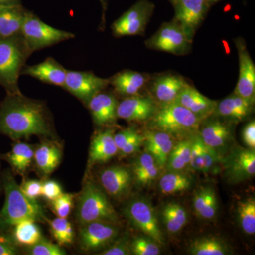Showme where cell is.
<instances>
[{"label":"cell","mask_w":255,"mask_h":255,"mask_svg":"<svg viewBox=\"0 0 255 255\" xmlns=\"http://www.w3.org/2000/svg\"><path fill=\"white\" fill-rule=\"evenodd\" d=\"M109 85V79L100 78L92 72L68 70L63 88L87 105Z\"/></svg>","instance_id":"cell-10"},{"label":"cell","mask_w":255,"mask_h":255,"mask_svg":"<svg viewBox=\"0 0 255 255\" xmlns=\"http://www.w3.org/2000/svg\"><path fill=\"white\" fill-rule=\"evenodd\" d=\"M28 254L31 255H64L65 252L58 245L41 238L36 244L29 247Z\"/></svg>","instance_id":"cell-39"},{"label":"cell","mask_w":255,"mask_h":255,"mask_svg":"<svg viewBox=\"0 0 255 255\" xmlns=\"http://www.w3.org/2000/svg\"><path fill=\"white\" fill-rule=\"evenodd\" d=\"M34 150L29 144L16 140L11 150L1 157L9 164L14 172L24 175L33 162Z\"/></svg>","instance_id":"cell-28"},{"label":"cell","mask_w":255,"mask_h":255,"mask_svg":"<svg viewBox=\"0 0 255 255\" xmlns=\"http://www.w3.org/2000/svg\"><path fill=\"white\" fill-rule=\"evenodd\" d=\"M219 0H206V1H207L208 4L210 6H211V5L215 4V3L217 2V1H219Z\"/></svg>","instance_id":"cell-51"},{"label":"cell","mask_w":255,"mask_h":255,"mask_svg":"<svg viewBox=\"0 0 255 255\" xmlns=\"http://www.w3.org/2000/svg\"><path fill=\"white\" fill-rule=\"evenodd\" d=\"M219 154L203 143L199 136L192 140L189 166L195 171L207 172L219 161Z\"/></svg>","instance_id":"cell-30"},{"label":"cell","mask_w":255,"mask_h":255,"mask_svg":"<svg viewBox=\"0 0 255 255\" xmlns=\"http://www.w3.org/2000/svg\"><path fill=\"white\" fill-rule=\"evenodd\" d=\"M253 105L233 93L226 99L218 102L213 115L233 122H241L249 117L253 111Z\"/></svg>","instance_id":"cell-24"},{"label":"cell","mask_w":255,"mask_h":255,"mask_svg":"<svg viewBox=\"0 0 255 255\" xmlns=\"http://www.w3.org/2000/svg\"><path fill=\"white\" fill-rule=\"evenodd\" d=\"M199 136L204 145L216 151L230 142L232 137V128L219 119L211 120L204 124Z\"/></svg>","instance_id":"cell-23"},{"label":"cell","mask_w":255,"mask_h":255,"mask_svg":"<svg viewBox=\"0 0 255 255\" xmlns=\"http://www.w3.org/2000/svg\"><path fill=\"white\" fill-rule=\"evenodd\" d=\"M21 35L31 53L75 38V34L52 27L36 15L26 11Z\"/></svg>","instance_id":"cell-6"},{"label":"cell","mask_w":255,"mask_h":255,"mask_svg":"<svg viewBox=\"0 0 255 255\" xmlns=\"http://www.w3.org/2000/svg\"><path fill=\"white\" fill-rule=\"evenodd\" d=\"M26 10L21 6H0V38L21 34Z\"/></svg>","instance_id":"cell-27"},{"label":"cell","mask_w":255,"mask_h":255,"mask_svg":"<svg viewBox=\"0 0 255 255\" xmlns=\"http://www.w3.org/2000/svg\"><path fill=\"white\" fill-rule=\"evenodd\" d=\"M114 135V130L108 128L98 132L93 137L89 152V162L90 164L107 162L118 152Z\"/></svg>","instance_id":"cell-22"},{"label":"cell","mask_w":255,"mask_h":255,"mask_svg":"<svg viewBox=\"0 0 255 255\" xmlns=\"http://www.w3.org/2000/svg\"><path fill=\"white\" fill-rule=\"evenodd\" d=\"M109 80L110 85L113 86L117 93L130 97L137 95L148 82V78L144 74L132 70H124L116 74Z\"/></svg>","instance_id":"cell-26"},{"label":"cell","mask_w":255,"mask_h":255,"mask_svg":"<svg viewBox=\"0 0 255 255\" xmlns=\"http://www.w3.org/2000/svg\"><path fill=\"white\" fill-rule=\"evenodd\" d=\"M136 129L134 127H128L127 128L123 129L117 133H114V138L116 145L119 151L122 150V148L127 145L128 142L135 136L137 133Z\"/></svg>","instance_id":"cell-44"},{"label":"cell","mask_w":255,"mask_h":255,"mask_svg":"<svg viewBox=\"0 0 255 255\" xmlns=\"http://www.w3.org/2000/svg\"><path fill=\"white\" fill-rule=\"evenodd\" d=\"M236 46L239 57V78L234 93L254 105L255 65L243 40H237Z\"/></svg>","instance_id":"cell-13"},{"label":"cell","mask_w":255,"mask_h":255,"mask_svg":"<svg viewBox=\"0 0 255 255\" xmlns=\"http://www.w3.org/2000/svg\"><path fill=\"white\" fill-rule=\"evenodd\" d=\"M1 177L5 200L0 211V228L11 227L26 220L37 222L46 219L41 206L23 194L9 170H5Z\"/></svg>","instance_id":"cell-2"},{"label":"cell","mask_w":255,"mask_h":255,"mask_svg":"<svg viewBox=\"0 0 255 255\" xmlns=\"http://www.w3.org/2000/svg\"><path fill=\"white\" fill-rule=\"evenodd\" d=\"M147 121L150 129L166 132L172 136H186L194 133L202 122L190 111L176 102L159 106Z\"/></svg>","instance_id":"cell-4"},{"label":"cell","mask_w":255,"mask_h":255,"mask_svg":"<svg viewBox=\"0 0 255 255\" xmlns=\"http://www.w3.org/2000/svg\"><path fill=\"white\" fill-rule=\"evenodd\" d=\"M14 227L15 243L21 246H33L42 238L41 231L36 221L26 220L15 225Z\"/></svg>","instance_id":"cell-36"},{"label":"cell","mask_w":255,"mask_h":255,"mask_svg":"<svg viewBox=\"0 0 255 255\" xmlns=\"http://www.w3.org/2000/svg\"><path fill=\"white\" fill-rule=\"evenodd\" d=\"M238 223L243 231L248 235L255 233V199L247 198L238 201L237 204Z\"/></svg>","instance_id":"cell-37"},{"label":"cell","mask_w":255,"mask_h":255,"mask_svg":"<svg viewBox=\"0 0 255 255\" xmlns=\"http://www.w3.org/2000/svg\"><path fill=\"white\" fill-rule=\"evenodd\" d=\"M162 219L166 229L171 233L179 232L187 224V212L177 203H169L162 211Z\"/></svg>","instance_id":"cell-33"},{"label":"cell","mask_w":255,"mask_h":255,"mask_svg":"<svg viewBox=\"0 0 255 255\" xmlns=\"http://www.w3.org/2000/svg\"><path fill=\"white\" fill-rule=\"evenodd\" d=\"M154 5L147 0H140L112 24V31L117 37L141 34L150 20Z\"/></svg>","instance_id":"cell-9"},{"label":"cell","mask_w":255,"mask_h":255,"mask_svg":"<svg viewBox=\"0 0 255 255\" xmlns=\"http://www.w3.org/2000/svg\"><path fill=\"white\" fill-rule=\"evenodd\" d=\"M69 221L67 219L57 217L50 222V232L53 237L60 244L63 238V233L69 224Z\"/></svg>","instance_id":"cell-45"},{"label":"cell","mask_w":255,"mask_h":255,"mask_svg":"<svg viewBox=\"0 0 255 255\" xmlns=\"http://www.w3.org/2000/svg\"><path fill=\"white\" fill-rule=\"evenodd\" d=\"M159 182L161 192L165 195H172L187 190L191 185L190 177L180 172L169 171Z\"/></svg>","instance_id":"cell-35"},{"label":"cell","mask_w":255,"mask_h":255,"mask_svg":"<svg viewBox=\"0 0 255 255\" xmlns=\"http://www.w3.org/2000/svg\"><path fill=\"white\" fill-rule=\"evenodd\" d=\"M157 109L155 101L150 97L130 96L118 104L117 117L127 122H145L152 117Z\"/></svg>","instance_id":"cell-14"},{"label":"cell","mask_w":255,"mask_h":255,"mask_svg":"<svg viewBox=\"0 0 255 255\" xmlns=\"http://www.w3.org/2000/svg\"><path fill=\"white\" fill-rule=\"evenodd\" d=\"M131 254L130 243L126 238L114 241V244L110 248L100 253L101 255H128Z\"/></svg>","instance_id":"cell-42"},{"label":"cell","mask_w":255,"mask_h":255,"mask_svg":"<svg viewBox=\"0 0 255 255\" xmlns=\"http://www.w3.org/2000/svg\"><path fill=\"white\" fill-rule=\"evenodd\" d=\"M1 190H3L2 177H1V174H0V195H1Z\"/></svg>","instance_id":"cell-52"},{"label":"cell","mask_w":255,"mask_h":255,"mask_svg":"<svg viewBox=\"0 0 255 255\" xmlns=\"http://www.w3.org/2000/svg\"><path fill=\"white\" fill-rule=\"evenodd\" d=\"M189 84L179 75H160L152 82L151 91L160 105L172 103Z\"/></svg>","instance_id":"cell-21"},{"label":"cell","mask_w":255,"mask_h":255,"mask_svg":"<svg viewBox=\"0 0 255 255\" xmlns=\"http://www.w3.org/2000/svg\"><path fill=\"white\" fill-rule=\"evenodd\" d=\"M226 174L233 182H241L255 174V152L253 149H238L230 156Z\"/></svg>","instance_id":"cell-20"},{"label":"cell","mask_w":255,"mask_h":255,"mask_svg":"<svg viewBox=\"0 0 255 255\" xmlns=\"http://www.w3.org/2000/svg\"><path fill=\"white\" fill-rule=\"evenodd\" d=\"M242 137L244 143L249 148L255 150V123L254 121L247 124L243 128Z\"/></svg>","instance_id":"cell-48"},{"label":"cell","mask_w":255,"mask_h":255,"mask_svg":"<svg viewBox=\"0 0 255 255\" xmlns=\"http://www.w3.org/2000/svg\"><path fill=\"white\" fill-rule=\"evenodd\" d=\"M192 140H185L174 145L167 159L166 167L168 171L181 172L191 162Z\"/></svg>","instance_id":"cell-34"},{"label":"cell","mask_w":255,"mask_h":255,"mask_svg":"<svg viewBox=\"0 0 255 255\" xmlns=\"http://www.w3.org/2000/svg\"><path fill=\"white\" fill-rule=\"evenodd\" d=\"M158 165L148 152L141 154L132 165V176L137 184L145 187L150 186L159 174Z\"/></svg>","instance_id":"cell-31"},{"label":"cell","mask_w":255,"mask_h":255,"mask_svg":"<svg viewBox=\"0 0 255 255\" xmlns=\"http://www.w3.org/2000/svg\"><path fill=\"white\" fill-rule=\"evenodd\" d=\"M74 238V231L71 223H69L65 232L63 233L60 245H67L73 243Z\"/></svg>","instance_id":"cell-49"},{"label":"cell","mask_w":255,"mask_h":255,"mask_svg":"<svg viewBox=\"0 0 255 255\" xmlns=\"http://www.w3.org/2000/svg\"><path fill=\"white\" fill-rule=\"evenodd\" d=\"M132 172L123 166H112L102 170L100 180L107 194L114 199H121L128 194L131 188Z\"/></svg>","instance_id":"cell-15"},{"label":"cell","mask_w":255,"mask_h":255,"mask_svg":"<svg viewBox=\"0 0 255 255\" xmlns=\"http://www.w3.org/2000/svg\"><path fill=\"white\" fill-rule=\"evenodd\" d=\"M193 206L201 219L211 220L217 214L218 200L214 189L210 186H201L194 191Z\"/></svg>","instance_id":"cell-29"},{"label":"cell","mask_w":255,"mask_h":255,"mask_svg":"<svg viewBox=\"0 0 255 255\" xmlns=\"http://www.w3.org/2000/svg\"><path fill=\"white\" fill-rule=\"evenodd\" d=\"M21 0H0V6H21Z\"/></svg>","instance_id":"cell-50"},{"label":"cell","mask_w":255,"mask_h":255,"mask_svg":"<svg viewBox=\"0 0 255 255\" xmlns=\"http://www.w3.org/2000/svg\"><path fill=\"white\" fill-rule=\"evenodd\" d=\"M118 104L114 95L103 90L94 96L87 106L94 122L99 127H107L115 124L118 119Z\"/></svg>","instance_id":"cell-16"},{"label":"cell","mask_w":255,"mask_h":255,"mask_svg":"<svg viewBox=\"0 0 255 255\" xmlns=\"http://www.w3.org/2000/svg\"><path fill=\"white\" fill-rule=\"evenodd\" d=\"M63 194V189L60 184L55 181L48 180L43 183L41 196L47 200H55Z\"/></svg>","instance_id":"cell-43"},{"label":"cell","mask_w":255,"mask_h":255,"mask_svg":"<svg viewBox=\"0 0 255 255\" xmlns=\"http://www.w3.org/2000/svg\"><path fill=\"white\" fill-rule=\"evenodd\" d=\"M18 254L16 243L11 238L0 234V255H15Z\"/></svg>","instance_id":"cell-47"},{"label":"cell","mask_w":255,"mask_h":255,"mask_svg":"<svg viewBox=\"0 0 255 255\" xmlns=\"http://www.w3.org/2000/svg\"><path fill=\"white\" fill-rule=\"evenodd\" d=\"M67 72L68 70L54 58H48L36 65L25 66L21 71V75H28L44 83L63 88Z\"/></svg>","instance_id":"cell-19"},{"label":"cell","mask_w":255,"mask_h":255,"mask_svg":"<svg viewBox=\"0 0 255 255\" xmlns=\"http://www.w3.org/2000/svg\"><path fill=\"white\" fill-rule=\"evenodd\" d=\"M124 214L137 229L159 245L164 244L163 234L159 226L155 211L149 201L137 199L130 201L124 209Z\"/></svg>","instance_id":"cell-8"},{"label":"cell","mask_w":255,"mask_h":255,"mask_svg":"<svg viewBox=\"0 0 255 255\" xmlns=\"http://www.w3.org/2000/svg\"><path fill=\"white\" fill-rule=\"evenodd\" d=\"M22 35L0 38V86L7 95H19L18 79L31 54Z\"/></svg>","instance_id":"cell-3"},{"label":"cell","mask_w":255,"mask_h":255,"mask_svg":"<svg viewBox=\"0 0 255 255\" xmlns=\"http://www.w3.org/2000/svg\"><path fill=\"white\" fill-rule=\"evenodd\" d=\"M191 40L175 21L163 23L156 33L146 42L148 48L175 55H183L190 48Z\"/></svg>","instance_id":"cell-7"},{"label":"cell","mask_w":255,"mask_h":255,"mask_svg":"<svg viewBox=\"0 0 255 255\" xmlns=\"http://www.w3.org/2000/svg\"><path fill=\"white\" fill-rule=\"evenodd\" d=\"M117 224L93 221L82 225L79 233L80 247L85 251H96L110 246L119 235Z\"/></svg>","instance_id":"cell-11"},{"label":"cell","mask_w":255,"mask_h":255,"mask_svg":"<svg viewBox=\"0 0 255 255\" xmlns=\"http://www.w3.org/2000/svg\"><path fill=\"white\" fill-rule=\"evenodd\" d=\"M77 219L81 226L93 221L119 222L118 214L105 192L92 182L85 183L79 196Z\"/></svg>","instance_id":"cell-5"},{"label":"cell","mask_w":255,"mask_h":255,"mask_svg":"<svg viewBox=\"0 0 255 255\" xmlns=\"http://www.w3.org/2000/svg\"><path fill=\"white\" fill-rule=\"evenodd\" d=\"M0 134L16 141L33 135L53 138L54 127L46 104L22 94H6L0 102Z\"/></svg>","instance_id":"cell-1"},{"label":"cell","mask_w":255,"mask_h":255,"mask_svg":"<svg viewBox=\"0 0 255 255\" xmlns=\"http://www.w3.org/2000/svg\"><path fill=\"white\" fill-rule=\"evenodd\" d=\"M174 102L190 111L201 121L214 114L218 102L203 95L194 87L188 85L183 89Z\"/></svg>","instance_id":"cell-18"},{"label":"cell","mask_w":255,"mask_h":255,"mask_svg":"<svg viewBox=\"0 0 255 255\" xmlns=\"http://www.w3.org/2000/svg\"><path fill=\"white\" fill-rule=\"evenodd\" d=\"M142 135L146 152L153 157L159 167H165L174 145L172 135L155 129L145 130Z\"/></svg>","instance_id":"cell-17"},{"label":"cell","mask_w":255,"mask_h":255,"mask_svg":"<svg viewBox=\"0 0 255 255\" xmlns=\"http://www.w3.org/2000/svg\"><path fill=\"white\" fill-rule=\"evenodd\" d=\"M189 253L193 255H227L231 254L227 243L216 236H204L191 242Z\"/></svg>","instance_id":"cell-32"},{"label":"cell","mask_w":255,"mask_h":255,"mask_svg":"<svg viewBox=\"0 0 255 255\" xmlns=\"http://www.w3.org/2000/svg\"><path fill=\"white\" fill-rule=\"evenodd\" d=\"M19 186L23 194L30 199L36 200L37 198L41 196L43 182L40 181L35 179L25 180Z\"/></svg>","instance_id":"cell-41"},{"label":"cell","mask_w":255,"mask_h":255,"mask_svg":"<svg viewBox=\"0 0 255 255\" xmlns=\"http://www.w3.org/2000/svg\"><path fill=\"white\" fill-rule=\"evenodd\" d=\"M143 145V137L142 134L137 132L122 150L119 151L122 155L127 156L132 155L140 150V147Z\"/></svg>","instance_id":"cell-46"},{"label":"cell","mask_w":255,"mask_h":255,"mask_svg":"<svg viewBox=\"0 0 255 255\" xmlns=\"http://www.w3.org/2000/svg\"><path fill=\"white\" fill-rule=\"evenodd\" d=\"M61 158L62 150L56 142L46 140L35 148L33 162L43 175L53 173L59 165Z\"/></svg>","instance_id":"cell-25"},{"label":"cell","mask_w":255,"mask_h":255,"mask_svg":"<svg viewBox=\"0 0 255 255\" xmlns=\"http://www.w3.org/2000/svg\"><path fill=\"white\" fill-rule=\"evenodd\" d=\"M175 11L174 19L192 41L196 28L207 12L206 0H172Z\"/></svg>","instance_id":"cell-12"},{"label":"cell","mask_w":255,"mask_h":255,"mask_svg":"<svg viewBox=\"0 0 255 255\" xmlns=\"http://www.w3.org/2000/svg\"><path fill=\"white\" fill-rule=\"evenodd\" d=\"M73 201L72 194L63 193L59 197L51 201L53 211L58 217L67 219L73 209Z\"/></svg>","instance_id":"cell-40"},{"label":"cell","mask_w":255,"mask_h":255,"mask_svg":"<svg viewBox=\"0 0 255 255\" xmlns=\"http://www.w3.org/2000/svg\"><path fill=\"white\" fill-rule=\"evenodd\" d=\"M101 3H102V6H103L104 9H106V6H107V4H106V0H100Z\"/></svg>","instance_id":"cell-53"},{"label":"cell","mask_w":255,"mask_h":255,"mask_svg":"<svg viewBox=\"0 0 255 255\" xmlns=\"http://www.w3.org/2000/svg\"><path fill=\"white\" fill-rule=\"evenodd\" d=\"M159 246L148 236H142L135 238L130 243V251L135 255H158L160 254Z\"/></svg>","instance_id":"cell-38"}]
</instances>
